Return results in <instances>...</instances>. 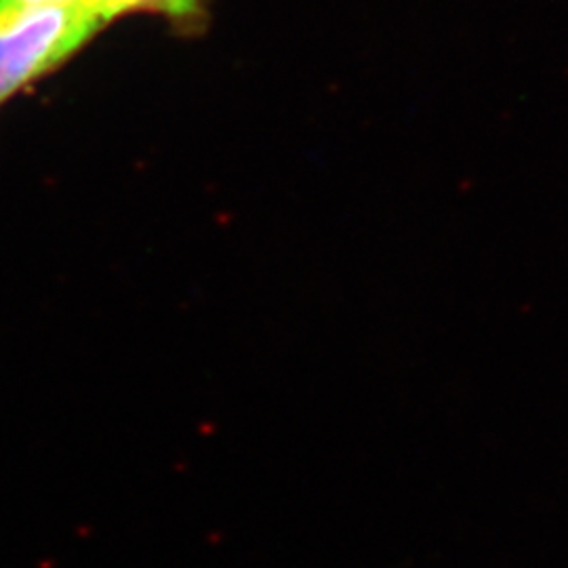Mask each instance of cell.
Here are the masks:
<instances>
[{
	"mask_svg": "<svg viewBox=\"0 0 568 568\" xmlns=\"http://www.w3.org/2000/svg\"><path fill=\"white\" fill-rule=\"evenodd\" d=\"M112 21L82 4L0 0V108L23 87L53 74Z\"/></svg>",
	"mask_w": 568,
	"mask_h": 568,
	"instance_id": "1",
	"label": "cell"
}]
</instances>
